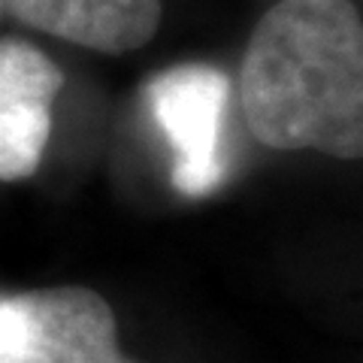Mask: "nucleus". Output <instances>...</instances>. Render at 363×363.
<instances>
[{"label":"nucleus","instance_id":"f257e3e1","mask_svg":"<svg viewBox=\"0 0 363 363\" xmlns=\"http://www.w3.org/2000/svg\"><path fill=\"white\" fill-rule=\"evenodd\" d=\"M252 136L279 152L363 155V25L351 0H281L257 21L240 70Z\"/></svg>","mask_w":363,"mask_h":363},{"label":"nucleus","instance_id":"f03ea898","mask_svg":"<svg viewBox=\"0 0 363 363\" xmlns=\"http://www.w3.org/2000/svg\"><path fill=\"white\" fill-rule=\"evenodd\" d=\"M0 363H136L118 348L109 303L67 285L0 297Z\"/></svg>","mask_w":363,"mask_h":363},{"label":"nucleus","instance_id":"7ed1b4c3","mask_svg":"<svg viewBox=\"0 0 363 363\" xmlns=\"http://www.w3.org/2000/svg\"><path fill=\"white\" fill-rule=\"evenodd\" d=\"M145 100L173 152V185L188 197H203L218 188L227 173V76L209 64L169 67L149 82Z\"/></svg>","mask_w":363,"mask_h":363},{"label":"nucleus","instance_id":"20e7f679","mask_svg":"<svg viewBox=\"0 0 363 363\" xmlns=\"http://www.w3.org/2000/svg\"><path fill=\"white\" fill-rule=\"evenodd\" d=\"M64 73L25 40H0V182L37 173L52 136V109Z\"/></svg>","mask_w":363,"mask_h":363},{"label":"nucleus","instance_id":"39448f33","mask_svg":"<svg viewBox=\"0 0 363 363\" xmlns=\"http://www.w3.org/2000/svg\"><path fill=\"white\" fill-rule=\"evenodd\" d=\"M0 13L100 55H128L161 25V0H0Z\"/></svg>","mask_w":363,"mask_h":363},{"label":"nucleus","instance_id":"423d86ee","mask_svg":"<svg viewBox=\"0 0 363 363\" xmlns=\"http://www.w3.org/2000/svg\"><path fill=\"white\" fill-rule=\"evenodd\" d=\"M0 16H4V13H0Z\"/></svg>","mask_w":363,"mask_h":363}]
</instances>
